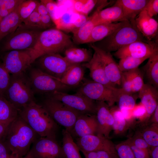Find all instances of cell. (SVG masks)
Returning <instances> with one entry per match:
<instances>
[{"label":"cell","instance_id":"680465c9","mask_svg":"<svg viewBox=\"0 0 158 158\" xmlns=\"http://www.w3.org/2000/svg\"><path fill=\"white\" fill-rule=\"evenodd\" d=\"M151 123L158 124V106L151 115L147 124Z\"/></svg>","mask_w":158,"mask_h":158},{"label":"cell","instance_id":"7c38bea8","mask_svg":"<svg viewBox=\"0 0 158 158\" xmlns=\"http://www.w3.org/2000/svg\"><path fill=\"white\" fill-rule=\"evenodd\" d=\"M38 59V68L60 81L72 64L59 53L45 54Z\"/></svg>","mask_w":158,"mask_h":158},{"label":"cell","instance_id":"e575fe53","mask_svg":"<svg viewBox=\"0 0 158 158\" xmlns=\"http://www.w3.org/2000/svg\"><path fill=\"white\" fill-rule=\"evenodd\" d=\"M38 2L37 1L34 0H24L19 5L16 9L22 22L35 10Z\"/></svg>","mask_w":158,"mask_h":158},{"label":"cell","instance_id":"816d5d0a","mask_svg":"<svg viewBox=\"0 0 158 158\" xmlns=\"http://www.w3.org/2000/svg\"><path fill=\"white\" fill-rule=\"evenodd\" d=\"M98 0H87L80 14L88 16V14L97 4Z\"/></svg>","mask_w":158,"mask_h":158},{"label":"cell","instance_id":"484cf974","mask_svg":"<svg viewBox=\"0 0 158 158\" xmlns=\"http://www.w3.org/2000/svg\"><path fill=\"white\" fill-rule=\"evenodd\" d=\"M147 63L142 67V71L145 74L148 83L155 88H158V50L149 58Z\"/></svg>","mask_w":158,"mask_h":158},{"label":"cell","instance_id":"277c9868","mask_svg":"<svg viewBox=\"0 0 158 158\" xmlns=\"http://www.w3.org/2000/svg\"><path fill=\"white\" fill-rule=\"evenodd\" d=\"M137 41L149 42L138 31L135 20H127L109 35L94 44L102 50L111 53Z\"/></svg>","mask_w":158,"mask_h":158},{"label":"cell","instance_id":"6125c7cd","mask_svg":"<svg viewBox=\"0 0 158 158\" xmlns=\"http://www.w3.org/2000/svg\"><path fill=\"white\" fill-rule=\"evenodd\" d=\"M22 158H32L30 151H29L27 154Z\"/></svg>","mask_w":158,"mask_h":158},{"label":"cell","instance_id":"30bf717a","mask_svg":"<svg viewBox=\"0 0 158 158\" xmlns=\"http://www.w3.org/2000/svg\"><path fill=\"white\" fill-rule=\"evenodd\" d=\"M45 94L47 96L61 101L81 113L96 114V101L78 92L70 94L64 92L54 91Z\"/></svg>","mask_w":158,"mask_h":158},{"label":"cell","instance_id":"6da1fadb","mask_svg":"<svg viewBox=\"0 0 158 158\" xmlns=\"http://www.w3.org/2000/svg\"><path fill=\"white\" fill-rule=\"evenodd\" d=\"M37 135L19 116L9 124L1 139L11 154L22 158L30 150Z\"/></svg>","mask_w":158,"mask_h":158},{"label":"cell","instance_id":"cb8c5ba5","mask_svg":"<svg viewBox=\"0 0 158 158\" xmlns=\"http://www.w3.org/2000/svg\"><path fill=\"white\" fill-rule=\"evenodd\" d=\"M149 0H118L124 15L128 21L134 20L144 9Z\"/></svg>","mask_w":158,"mask_h":158},{"label":"cell","instance_id":"d590c367","mask_svg":"<svg viewBox=\"0 0 158 158\" xmlns=\"http://www.w3.org/2000/svg\"><path fill=\"white\" fill-rule=\"evenodd\" d=\"M149 57L139 58L127 57L122 58L120 59L118 66L121 72L128 71L138 68L142 63Z\"/></svg>","mask_w":158,"mask_h":158},{"label":"cell","instance_id":"60d3db41","mask_svg":"<svg viewBox=\"0 0 158 158\" xmlns=\"http://www.w3.org/2000/svg\"><path fill=\"white\" fill-rule=\"evenodd\" d=\"M23 22L28 27L40 30L42 29L41 22V16L35 10Z\"/></svg>","mask_w":158,"mask_h":158},{"label":"cell","instance_id":"c3c4849f","mask_svg":"<svg viewBox=\"0 0 158 158\" xmlns=\"http://www.w3.org/2000/svg\"><path fill=\"white\" fill-rule=\"evenodd\" d=\"M144 9L151 17L157 15L158 13V0H149Z\"/></svg>","mask_w":158,"mask_h":158},{"label":"cell","instance_id":"4fadbf2b","mask_svg":"<svg viewBox=\"0 0 158 158\" xmlns=\"http://www.w3.org/2000/svg\"><path fill=\"white\" fill-rule=\"evenodd\" d=\"M29 151L32 158H65L62 147L56 138H37Z\"/></svg>","mask_w":158,"mask_h":158},{"label":"cell","instance_id":"7a4b0ae2","mask_svg":"<svg viewBox=\"0 0 158 158\" xmlns=\"http://www.w3.org/2000/svg\"><path fill=\"white\" fill-rule=\"evenodd\" d=\"M18 115L40 137L56 138L57 123L41 105L33 102L19 111Z\"/></svg>","mask_w":158,"mask_h":158},{"label":"cell","instance_id":"db71d44e","mask_svg":"<svg viewBox=\"0 0 158 158\" xmlns=\"http://www.w3.org/2000/svg\"><path fill=\"white\" fill-rule=\"evenodd\" d=\"M11 153L4 141L0 140V158H9Z\"/></svg>","mask_w":158,"mask_h":158},{"label":"cell","instance_id":"5bb4252c","mask_svg":"<svg viewBox=\"0 0 158 158\" xmlns=\"http://www.w3.org/2000/svg\"><path fill=\"white\" fill-rule=\"evenodd\" d=\"M158 50V41L144 42L137 41L119 49L114 53L117 58L127 57L135 58L149 57Z\"/></svg>","mask_w":158,"mask_h":158},{"label":"cell","instance_id":"44dd1931","mask_svg":"<svg viewBox=\"0 0 158 158\" xmlns=\"http://www.w3.org/2000/svg\"><path fill=\"white\" fill-rule=\"evenodd\" d=\"M92 15L88 17L86 21L78 30L73 33L72 39L76 44L88 43L91 32L95 25V18L98 12L109 3L107 0H102Z\"/></svg>","mask_w":158,"mask_h":158},{"label":"cell","instance_id":"681fc988","mask_svg":"<svg viewBox=\"0 0 158 158\" xmlns=\"http://www.w3.org/2000/svg\"><path fill=\"white\" fill-rule=\"evenodd\" d=\"M126 140L130 146L135 158H151L148 150L138 148L132 144L128 139Z\"/></svg>","mask_w":158,"mask_h":158},{"label":"cell","instance_id":"6f0895ef","mask_svg":"<svg viewBox=\"0 0 158 158\" xmlns=\"http://www.w3.org/2000/svg\"><path fill=\"white\" fill-rule=\"evenodd\" d=\"M35 10L40 16L49 14L45 5L41 1L38 2Z\"/></svg>","mask_w":158,"mask_h":158},{"label":"cell","instance_id":"ba28073f","mask_svg":"<svg viewBox=\"0 0 158 158\" xmlns=\"http://www.w3.org/2000/svg\"><path fill=\"white\" fill-rule=\"evenodd\" d=\"M41 32L21 24L14 32L7 36L2 50L9 51L31 48L36 43Z\"/></svg>","mask_w":158,"mask_h":158},{"label":"cell","instance_id":"4316f807","mask_svg":"<svg viewBox=\"0 0 158 158\" xmlns=\"http://www.w3.org/2000/svg\"><path fill=\"white\" fill-rule=\"evenodd\" d=\"M123 22L103 23L95 25L91 32L87 43H94L102 40L121 26Z\"/></svg>","mask_w":158,"mask_h":158},{"label":"cell","instance_id":"836d02e7","mask_svg":"<svg viewBox=\"0 0 158 158\" xmlns=\"http://www.w3.org/2000/svg\"><path fill=\"white\" fill-rule=\"evenodd\" d=\"M129 80L133 93L138 92L145 84L144 74L138 68L128 71L122 72Z\"/></svg>","mask_w":158,"mask_h":158},{"label":"cell","instance_id":"ab89813d","mask_svg":"<svg viewBox=\"0 0 158 158\" xmlns=\"http://www.w3.org/2000/svg\"><path fill=\"white\" fill-rule=\"evenodd\" d=\"M11 75L4 68L2 63H0V96L3 97L10 83Z\"/></svg>","mask_w":158,"mask_h":158},{"label":"cell","instance_id":"5b68a950","mask_svg":"<svg viewBox=\"0 0 158 158\" xmlns=\"http://www.w3.org/2000/svg\"><path fill=\"white\" fill-rule=\"evenodd\" d=\"M3 97L18 111L35 101L34 93L25 73L11 75L9 85Z\"/></svg>","mask_w":158,"mask_h":158},{"label":"cell","instance_id":"9a60e30c","mask_svg":"<svg viewBox=\"0 0 158 158\" xmlns=\"http://www.w3.org/2000/svg\"><path fill=\"white\" fill-rule=\"evenodd\" d=\"M80 150L89 152L105 150L116 153L115 145L110 139L98 135H89L75 138Z\"/></svg>","mask_w":158,"mask_h":158},{"label":"cell","instance_id":"94428289","mask_svg":"<svg viewBox=\"0 0 158 158\" xmlns=\"http://www.w3.org/2000/svg\"><path fill=\"white\" fill-rule=\"evenodd\" d=\"M11 13V12L5 9L0 8V21L4 18Z\"/></svg>","mask_w":158,"mask_h":158},{"label":"cell","instance_id":"8fae6325","mask_svg":"<svg viewBox=\"0 0 158 158\" xmlns=\"http://www.w3.org/2000/svg\"><path fill=\"white\" fill-rule=\"evenodd\" d=\"M34 62L28 49L9 51L4 57L2 64L10 74L15 75L25 73Z\"/></svg>","mask_w":158,"mask_h":158},{"label":"cell","instance_id":"9c48e42d","mask_svg":"<svg viewBox=\"0 0 158 158\" xmlns=\"http://www.w3.org/2000/svg\"><path fill=\"white\" fill-rule=\"evenodd\" d=\"M28 77L34 93L45 94L54 91L65 92L72 88L38 68H32Z\"/></svg>","mask_w":158,"mask_h":158},{"label":"cell","instance_id":"7bdbcfd3","mask_svg":"<svg viewBox=\"0 0 158 158\" xmlns=\"http://www.w3.org/2000/svg\"><path fill=\"white\" fill-rule=\"evenodd\" d=\"M133 115L136 119L138 120L137 123H140L142 126L144 125L146 110L144 106L140 102L136 104L132 110Z\"/></svg>","mask_w":158,"mask_h":158},{"label":"cell","instance_id":"d4e9b609","mask_svg":"<svg viewBox=\"0 0 158 158\" xmlns=\"http://www.w3.org/2000/svg\"><path fill=\"white\" fill-rule=\"evenodd\" d=\"M84 67L80 63L72 64L60 81L73 87L78 85L84 80Z\"/></svg>","mask_w":158,"mask_h":158},{"label":"cell","instance_id":"603a6c76","mask_svg":"<svg viewBox=\"0 0 158 158\" xmlns=\"http://www.w3.org/2000/svg\"><path fill=\"white\" fill-rule=\"evenodd\" d=\"M127 20L121 6L116 1L112 6L99 11L96 17L95 25Z\"/></svg>","mask_w":158,"mask_h":158},{"label":"cell","instance_id":"b9f144b4","mask_svg":"<svg viewBox=\"0 0 158 158\" xmlns=\"http://www.w3.org/2000/svg\"><path fill=\"white\" fill-rule=\"evenodd\" d=\"M82 152L85 158H119L117 153L105 150Z\"/></svg>","mask_w":158,"mask_h":158},{"label":"cell","instance_id":"f35d334b","mask_svg":"<svg viewBox=\"0 0 158 158\" xmlns=\"http://www.w3.org/2000/svg\"><path fill=\"white\" fill-rule=\"evenodd\" d=\"M115 148L119 158H135L130 146L126 140L115 145Z\"/></svg>","mask_w":158,"mask_h":158},{"label":"cell","instance_id":"7402d4cb","mask_svg":"<svg viewBox=\"0 0 158 158\" xmlns=\"http://www.w3.org/2000/svg\"><path fill=\"white\" fill-rule=\"evenodd\" d=\"M82 65L89 69L92 80L107 86L116 87L107 77L100 58L96 52L94 51L89 62Z\"/></svg>","mask_w":158,"mask_h":158},{"label":"cell","instance_id":"ee69618b","mask_svg":"<svg viewBox=\"0 0 158 158\" xmlns=\"http://www.w3.org/2000/svg\"><path fill=\"white\" fill-rule=\"evenodd\" d=\"M128 140L136 147L149 151L150 146L147 144L138 132L132 137L130 138Z\"/></svg>","mask_w":158,"mask_h":158},{"label":"cell","instance_id":"8d00e7d4","mask_svg":"<svg viewBox=\"0 0 158 158\" xmlns=\"http://www.w3.org/2000/svg\"><path fill=\"white\" fill-rule=\"evenodd\" d=\"M134 94H130L125 92L119 97L117 102L118 106L120 110H132L136 105L138 96H134Z\"/></svg>","mask_w":158,"mask_h":158},{"label":"cell","instance_id":"4dcf8cb0","mask_svg":"<svg viewBox=\"0 0 158 158\" xmlns=\"http://www.w3.org/2000/svg\"><path fill=\"white\" fill-rule=\"evenodd\" d=\"M110 111L114 119L113 130L117 135H124L130 128L129 126L118 106L110 107Z\"/></svg>","mask_w":158,"mask_h":158},{"label":"cell","instance_id":"ac0fdd59","mask_svg":"<svg viewBox=\"0 0 158 158\" xmlns=\"http://www.w3.org/2000/svg\"><path fill=\"white\" fill-rule=\"evenodd\" d=\"M98 125L96 114H81L76 119L70 133L73 138L97 135Z\"/></svg>","mask_w":158,"mask_h":158},{"label":"cell","instance_id":"ffe728a7","mask_svg":"<svg viewBox=\"0 0 158 158\" xmlns=\"http://www.w3.org/2000/svg\"><path fill=\"white\" fill-rule=\"evenodd\" d=\"M138 97L146 110L145 123L146 125L151 115L158 106V91L150 84H144L138 92Z\"/></svg>","mask_w":158,"mask_h":158},{"label":"cell","instance_id":"11a10c76","mask_svg":"<svg viewBox=\"0 0 158 158\" xmlns=\"http://www.w3.org/2000/svg\"><path fill=\"white\" fill-rule=\"evenodd\" d=\"M87 0H76L73 1V8L76 13L80 14L83 7Z\"/></svg>","mask_w":158,"mask_h":158},{"label":"cell","instance_id":"74e56055","mask_svg":"<svg viewBox=\"0 0 158 158\" xmlns=\"http://www.w3.org/2000/svg\"><path fill=\"white\" fill-rule=\"evenodd\" d=\"M79 15V14H78ZM76 15L74 14L70 13H66L56 19L54 23L56 27V28L61 31L62 30L66 31L68 28L74 21V16Z\"/></svg>","mask_w":158,"mask_h":158},{"label":"cell","instance_id":"8992f818","mask_svg":"<svg viewBox=\"0 0 158 158\" xmlns=\"http://www.w3.org/2000/svg\"><path fill=\"white\" fill-rule=\"evenodd\" d=\"M77 92L96 101L106 102L109 107L117 102L125 92L121 88L107 86L93 80H85Z\"/></svg>","mask_w":158,"mask_h":158},{"label":"cell","instance_id":"d6986e66","mask_svg":"<svg viewBox=\"0 0 158 158\" xmlns=\"http://www.w3.org/2000/svg\"><path fill=\"white\" fill-rule=\"evenodd\" d=\"M137 28L144 37L149 41H158V23L143 9L135 20Z\"/></svg>","mask_w":158,"mask_h":158},{"label":"cell","instance_id":"2e32d148","mask_svg":"<svg viewBox=\"0 0 158 158\" xmlns=\"http://www.w3.org/2000/svg\"><path fill=\"white\" fill-rule=\"evenodd\" d=\"M90 46L99 56L106 74L109 80L115 86L116 85H121L122 72L111 53L99 48L94 43L91 44Z\"/></svg>","mask_w":158,"mask_h":158},{"label":"cell","instance_id":"1f68e13d","mask_svg":"<svg viewBox=\"0 0 158 158\" xmlns=\"http://www.w3.org/2000/svg\"><path fill=\"white\" fill-rule=\"evenodd\" d=\"M142 128L138 132L147 144L151 146H158V124H147Z\"/></svg>","mask_w":158,"mask_h":158},{"label":"cell","instance_id":"f1b7e54d","mask_svg":"<svg viewBox=\"0 0 158 158\" xmlns=\"http://www.w3.org/2000/svg\"><path fill=\"white\" fill-rule=\"evenodd\" d=\"M64 56L71 63H80L89 62L92 56L90 51L86 48L73 47H69L64 51Z\"/></svg>","mask_w":158,"mask_h":158},{"label":"cell","instance_id":"be15d7a7","mask_svg":"<svg viewBox=\"0 0 158 158\" xmlns=\"http://www.w3.org/2000/svg\"><path fill=\"white\" fill-rule=\"evenodd\" d=\"M9 158H22L15 154H11Z\"/></svg>","mask_w":158,"mask_h":158},{"label":"cell","instance_id":"3957f363","mask_svg":"<svg viewBox=\"0 0 158 158\" xmlns=\"http://www.w3.org/2000/svg\"><path fill=\"white\" fill-rule=\"evenodd\" d=\"M73 46L70 36L57 28H51L42 31L35 45L29 49L34 62L43 55L59 53Z\"/></svg>","mask_w":158,"mask_h":158},{"label":"cell","instance_id":"52a82bcc","mask_svg":"<svg viewBox=\"0 0 158 158\" xmlns=\"http://www.w3.org/2000/svg\"><path fill=\"white\" fill-rule=\"evenodd\" d=\"M53 120L70 133L78 116L81 114L62 102L47 96L41 105Z\"/></svg>","mask_w":158,"mask_h":158},{"label":"cell","instance_id":"d6a6232c","mask_svg":"<svg viewBox=\"0 0 158 158\" xmlns=\"http://www.w3.org/2000/svg\"><path fill=\"white\" fill-rule=\"evenodd\" d=\"M18 116V110L4 97L0 96V122L13 121Z\"/></svg>","mask_w":158,"mask_h":158},{"label":"cell","instance_id":"7dc6e473","mask_svg":"<svg viewBox=\"0 0 158 158\" xmlns=\"http://www.w3.org/2000/svg\"><path fill=\"white\" fill-rule=\"evenodd\" d=\"M41 2L46 6L48 14L54 21L56 19L55 13L58 5L56 2L52 0H41Z\"/></svg>","mask_w":158,"mask_h":158},{"label":"cell","instance_id":"f5cc1de1","mask_svg":"<svg viewBox=\"0 0 158 158\" xmlns=\"http://www.w3.org/2000/svg\"><path fill=\"white\" fill-rule=\"evenodd\" d=\"M41 22L42 29L50 27L54 23L49 14L41 16Z\"/></svg>","mask_w":158,"mask_h":158},{"label":"cell","instance_id":"9f6ffc18","mask_svg":"<svg viewBox=\"0 0 158 158\" xmlns=\"http://www.w3.org/2000/svg\"><path fill=\"white\" fill-rule=\"evenodd\" d=\"M12 121L0 122V140L4 136L9 124Z\"/></svg>","mask_w":158,"mask_h":158},{"label":"cell","instance_id":"f546056e","mask_svg":"<svg viewBox=\"0 0 158 158\" xmlns=\"http://www.w3.org/2000/svg\"><path fill=\"white\" fill-rule=\"evenodd\" d=\"M62 148L65 158H82L78 147L70 133L65 129L62 131Z\"/></svg>","mask_w":158,"mask_h":158},{"label":"cell","instance_id":"bcb514c9","mask_svg":"<svg viewBox=\"0 0 158 158\" xmlns=\"http://www.w3.org/2000/svg\"><path fill=\"white\" fill-rule=\"evenodd\" d=\"M24 0H0V8L5 9L11 12L18 7Z\"/></svg>","mask_w":158,"mask_h":158},{"label":"cell","instance_id":"f907efd6","mask_svg":"<svg viewBox=\"0 0 158 158\" xmlns=\"http://www.w3.org/2000/svg\"><path fill=\"white\" fill-rule=\"evenodd\" d=\"M120 110L130 128L133 127L137 122L133 115L132 110L123 109Z\"/></svg>","mask_w":158,"mask_h":158},{"label":"cell","instance_id":"f6af8a7d","mask_svg":"<svg viewBox=\"0 0 158 158\" xmlns=\"http://www.w3.org/2000/svg\"><path fill=\"white\" fill-rule=\"evenodd\" d=\"M78 16L68 28L66 31L71 32L73 33L86 21L89 16L81 14H78Z\"/></svg>","mask_w":158,"mask_h":158},{"label":"cell","instance_id":"83f0119b","mask_svg":"<svg viewBox=\"0 0 158 158\" xmlns=\"http://www.w3.org/2000/svg\"><path fill=\"white\" fill-rule=\"evenodd\" d=\"M16 9L0 21V41L14 32L21 24Z\"/></svg>","mask_w":158,"mask_h":158},{"label":"cell","instance_id":"91938a15","mask_svg":"<svg viewBox=\"0 0 158 158\" xmlns=\"http://www.w3.org/2000/svg\"><path fill=\"white\" fill-rule=\"evenodd\" d=\"M149 153L151 158H158V146H150Z\"/></svg>","mask_w":158,"mask_h":158},{"label":"cell","instance_id":"e0dca14e","mask_svg":"<svg viewBox=\"0 0 158 158\" xmlns=\"http://www.w3.org/2000/svg\"><path fill=\"white\" fill-rule=\"evenodd\" d=\"M96 115L98 125L97 135L110 139L114 123V119L110 107L104 102L96 101Z\"/></svg>","mask_w":158,"mask_h":158}]
</instances>
